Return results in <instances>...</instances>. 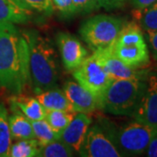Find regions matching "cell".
I'll list each match as a JSON object with an SVG mask.
<instances>
[{
	"label": "cell",
	"mask_w": 157,
	"mask_h": 157,
	"mask_svg": "<svg viewBox=\"0 0 157 157\" xmlns=\"http://www.w3.org/2000/svg\"><path fill=\"white\" fill-rule=\"evenodd\" d=\"M114 43L122 45H139L146 44L141 28L136 21L123 22Z\"/></svg>",
	"instance_id": "17"
},
{
	"label": "cell",
	"mask_w": 157,
	"mask_h": 157,
	"mask_svg": "<svg viewBox=\"0 0 157 157\" xmlns=\"http://www.w3.org/2000/svg\"><path fill=\"white\" fill-rule=\"evenodd\" d=\"M9 116L4 104H0V157H8L11 146Z\"/></svg>",
	"instance_id": "20"
},
{
	"label": "cell",
	"mask_w": 157,
	"mask_h": 157,
	"mask_svg": "<svg viewBox=\"0 0 157 157\" xmlns=\"http://www.w3.org/2000/svg\"><path fill=\"white\" fill-rule=\"evenodd\" d=\"M29 45L30 74L33 92L37 94L55 86L59 78L58 57L48 39L34 31H24Z\"/></svg>",
	"instance_id": "2"
},
{
	"label": "cell",
	"mask_w": 157,
	"mask_h": 157,
	"mask_svg": "<svg viewBox=\"0 0 157 157\" xmlns=\"http://www.w3.org/2000/svg\"><path fill=\"white\" fill-rule=\"evenodd\" d=\"M11 110L21 113L30 121L42 120L45 117V109L37 98L23 95L22 94H14L11 99Z\"/></svg>",
	"instance_id": "14"
},
{
	"label": "cell",
	"mask_w": 157,
	"mask_h": 157,
	"mask_svg": "<svg viewBox=\"0 0 157 157\" xmlns=\"http://www.w3.org/2000/svg\"><path fill=\"white\" fill-rule=\"evenodd\" d=\"M112 122L106 119L90 126L78 154L83 157L121 156L113 138Z\"/></svg>",
	"instance_id": "6"
},
{
	"label": "cell",
	"mask_w": 157,
	"mask_h": 157,
	"mask_svg": "<svg viewBox=\"0 0 157 157\" xmlns=\"http://www.w3.org/2000/svg\"><path fill=\"white\" fill-rule=\"evenodd\" d=\"M9 126L12 139L19 140L35 138L32 121L21 113H14L11 115L9 117Z\"/></svg>",
	"instance_id": "18"
},
{
	"label": "cell",
	"mask_w": 157,
	"mask_h": 157,
	"mask_svg": "<svg viewBox=\"0 0 157 157\" xmlns=\"http://www.w3.org/2000/svg\"><path fill=\"white\" fill-rule=\"evenodd\" d=\"M56 41L65 68L73 72L78 68L88 55V52L75 36L60 32L57 34Z\"/></svg>",
	"instance_id": "10"
},
{
	"label": "cell",
	"mask_w": 157,
	"mask_h": 157,
	"mask_svg": "<svg viewBox=\"0 0 157 157\" xmlns=\"http://www.w3.org/2000/svg\"><path fill=\"white\" fill-rule=\"evenodd\" d=\"M29 86V45L24 31L15 24L0 22V88L19 94Z\"/></svg>",
	"instance_id": "1"
},
{
	"label": "cell",
	"mask_w": 157,
	"mask_h": 157,
	"mask_svg": "<svg viewBox=\"0 0 157 157\" xmlns=\"http://www.w3.org/2000/svg\"><path fill=\"white\" fill-rule=\"evenodd\" d=\"M122 18L110 15H96L86 19L79 35L93 52L114 44L123 24Z\"/></svg>",
	"instance_id": "5"
},
{
	"label": "cell",
	"mask_w": 157,
	"mask_h": 157,
	"mask_svg": "<svg viewBox=\"0 0 157 157\" xmlns=\"http://www.w3.org/2000/svg\"><path fill=\"white\" fill-rule=\"evenodd\" d=\"M113 52L120 60L129 67L143 68L149 64V52L147 44L122 45L114 43Z\"/></svg>",
	"instance_id": "13"
},
{
	"label": "cell",
	"mask_w": 157,
	"mask_h": 157,
	"mask_svg": "<svg viewBox=\"0 0 157 157\" xmlns=\"http://www.w3.org/2000/svg\"><path fill=\"white\" fill-rule=\"evenodd\" d=\"M76 152L67 143L59 139L53 140L45 146L40 147L39 157H71L74 156Z\"/></svg>",
	"instance_id": "22"
},
{
	"label": "cell",
	"mask_w": 157,
	"mask_h": 157,
	"mask_svg": "<svg viewBox=\"0 0 157 157\" xmlns=\"http://www.w3.org/2000/svg\"><path fill=\"white\" fill-rule=\"evenodd\" d=\"M73 74L78 84L95 97L99 106L113 78L107 74L94 54L86 57L82 64L73 71Z\"/></svg>",
	"instance_id": "7"
},
{
	"label": "cell",
	"mask_w": 157,
	"mask_h": 157,
	"mask_svg": "<svg viewBox=\"0 0 157 157\" xmlns=\"http://www.w3.org/2000/svg\"><path fill=\"white\" fill-rule=\"evenodd\" d=\"M63 91L74 112L89 114L98 108V101L95 97L78 82L67 80L64 85Z\"/></svg>",
	"instance_id": "11"
},
{
	"label": "cell",
	"mask_w": 157,
	"mask_h": 157,
	"mask_svg": "<svg viewBox=\"0 0 157 157\" xmlns=\"http://www.w3.org/2000/svg\"><path fill=\"white\" fill-rule=\"evenodd\" d=\"M157 0H131L132 5L134 6L135 9H143L149 6Z\"/></svg>",
	"instance_id": "31"
},
{
	"label": "cell",
	"mask_w": 157,
	"mask_h": 157,
	"mask_svg": "<svg viewBox=\"0 0 157 157\" xmlns=\"http://www.w3.org/2000/svg\"><path fill=\"white\" fill-rule=\"evenodd\" d=\"M53 7L65 17H72L76 14L73 0H52Z\"/></svg>",
	"instance_id": "26"
},
{
	"label": "cell",
	"mask_w": 157,
	"mask_h": 157,
	"mask_svg": "<svg viewBox=\"0 0 157 157\" xmlns=\"http://www.w3.org/2000/svg\"><path fill=\"white\" fill-rule=\"evenodd\" d=\"M91 124L92 118L88 114L76 113L72 121L64 129L59 139L78 153Z\"/></svg>",
	"instance_id": "12"
},
{
	"label": "cell",
	"mask_w": 157,
	"mask_h": 157,
	"mask_svg": "<svg viewBox=\"0 0 157 157\" xmlns=\"http://www.w3.org/2000/svg\"><path fill=\"white\" fill-rule=\"evenodd\" d=\"M145 153L147 156L157 157V135L149 142Z\"/></svg>",
	"instance_id": "30"
},
{
	"label": "cell",
	"mask_w": 157,
	"mask_h": 157,
	"mask_svg": "<svg viewBox=\"0 0 157 157\" xmlns=\"http://www.w3.org/2000/svg\"><path fill=\"white\" fill-rule=\"evenodd\" d=\"M25 6L32 11H36L45 13L46 15H51L54 7L52 0H20Z\"/></svg>",
	"instance_id": "25"
},
{
	"label": "cell",
	"mask_w": 157,
	"mask_h": 157,
	"mask_svg": "<svg viewBox=\"0 0 157 157\" xmlns=\"http://www.w3.org/2000/svg\"><path fill=\"white\" fill-rule=\"evenodd\" d=\"M33 13L20 0H0V22L25 24Z\"/></svg>",
	"instance_id": "15"
},
{
	"label": "cell",
	"mask_w": 157,
	"mask_h": 157,
	"mask_svg": "<svg viewBox=\"0 0 157 157\" xmlns=\"http://www.w3.org/2000/svg\"><path fill=\"white\" fill-rule=\"evenodd\" d=\"M36 98L39 100L45 110H61L67 112H74L64 91L55 86L37 94Z\"/></svg>",
	"instance_id": "16"
},
{
	"label": "cell",
	"mask_w": 157,
	"mask_h": 157,
	"mask_svg": "<svg viewBox=\"0 0 157 157\" xmlns=\"http://www.w3.org/2000/svg\"><path fill=\"white\" fill-rule=\"evenodd\" d=\"M40 145L35 138L27 140H19L11 144L9 156L34 157L38 156Z\"/></svg>",
	"instance_id": "23"
},
{
	"label": "cell",
	"mask_w": 157,
	"mask_h": 157,
	"mask_svg": "<svg viewBox=\"0 0 157 157\" xmlns=\"http://www.w3.org/2000/svg\"><path fill=\"white\" fill-rule=\"evenodd\" d=\"M133 16L145 32L157 31V1L143 9H135Z\"/></svg>",
	"instance_id": "19"
},
{
	"label": "cell",
	"mask_w": 157,
	"mask_h": 157,
	"mask_svg": "<svg viewBox=\"0 0 157 157\" xmlns=\"http://www.w3.org/2000/svg\"><path fill=\"white\" fill-rule=\"evenodd\" d=\"M132 117L157 127V71L150 70L147 74L144 94Z\"/></svg>",
	"instance_id": "9"
},
{
	"label": "cell",
	"mask_w": 157,
	"mask_h": 157,
	"mask_svg": "<svg viewBox=\"0 0 157 157\" xmlns=\"http://www.w3.org/2000/svg\"><path fill=\"white\" fill-rule=\"evenodd\" d=\"M113 138L121 156H137L145 153L157 135V127L134 120L120 128L113 125Z\"/></svg>",
	"instance_id": "4"
},
{
	"label": "cell",
	"mask_w": 157,
	"mask_h": 157,
	"mask_svg": "<svg viewBox=\"0 0 157 157\" xmlns=\"http://www.w3.org/2000/svg\"><path fill=\"white\" fill-rule=\"evenodd\" d=\"M101 64L107 74L113 79L119 78H136L145 80L149 69L129 67L114 55L113 52V45L105 48H101L93 52Z\"/></svg>",
	"instance_id": "8"
},
{
	"label": "cell",
	"mask_w": 157,
	"mask_h": 157,
	"mask_svg": "<svg viewBox=\"0 0 157 157\" xmlns=\"http://www.w3.org/2000/svg\"><path fill=\"white\" fill-rule=\"evenodd\" d=\"M76 114V112H67L61 110H45L46 121L56 133L59 138Z\"/></svg>",
	"instance_id": "21"
},
{
	"label": "cell",
	"mask_w": 157,
	"mask_h": 157,
	"mask_svg": "<svg viewBox=\"0 0 157 157\" xmlns=\"http://www.w3.org/2000/svg\"><path fill=\"white\" fill-rule=\"evenodd\" d=\"M146 88V79H113L104 93L98 108L114 115L132 117Z\"/></svg>",
	"instance_id": "3"
},
{
	"label": "cell",
	"mask_w": 157,
	"mask_h": 157,
	"mask_svg": "<svg viewBox=\"0 0 157 157\" xmlns=\"http://www.w3.org/2000/svg\"><path fill=\"white\" fill-rule=\"evenodd\" d=\"M127 0H94L97 8H104L106 10H113L121 8Z\"/></svg>",
	"instance_id": "28"
},
{
	"label": "cell",
	"mask_w": 157,
	"mask_h": 157,
	"mask_svg": "<svg viewBox=\"0 0 157 157\" xmlns=\"http://www.w3.org/2000/svg\"><path fill=\"white\" fill-rule=\"evenodd\" d=\"M73 3L76 14L89 13L97 9L94 0H73Z\"/></svg>",
	"instance_id": "27"
},
{
	"label": "cell",
	"mask_w": 157,
	"mask_h": 157,
	"mask_svg": "<svg viewBox=\"0 0 157 157\" xmlns=\"http://www.w3.org/2000/svg\"><path fill=\"white\" fill-rule=\"evenodd\" d=\"M31 121L33 125L34 137L38 140L40 147L45 146L52 141L59 139L58 135L52 130L45 119Z\"/></svg>",
	"instance_id": "24"
},
{
	"label": "cell",
	"mask_w": 157,
	"mask_h": 157,
	"mask_svg": "<svg viewBox=\"0 0 157 157\" xmlns=\"http://www.w3.org/2000/svg\"><path fill=\"white\" fill-rule=\"evenodd\" d=\"M146 38L151 48L153 55L157 59V31L146 32Z\"/></svg>",
	"instance_id": "29"
}]
</instances>
